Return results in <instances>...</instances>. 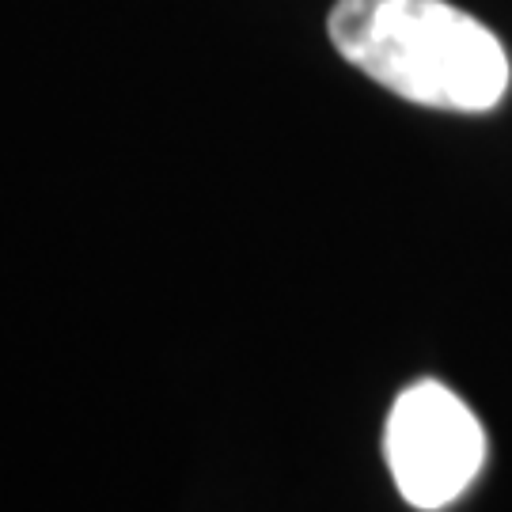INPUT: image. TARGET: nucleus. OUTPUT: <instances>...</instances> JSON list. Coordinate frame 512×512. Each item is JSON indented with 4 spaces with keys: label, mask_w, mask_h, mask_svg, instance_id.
Returning <instances> with one entry per match:
<instances>
[{
    "label": "nucleus",
    "mask_w": 512,
    "mask_h": 512,
    "mask_svg": "<svg viewBox=\"0 0 512 512\" xmlns=\"http://www.w3.org/2000/svg\"><path fill=\"white\" fill-rule=\"evenodd\" d=\"M327 31L353 69L418 107L486 114L512 84L501 38L448 0H338Z\"/></svg>",
    "instance_id": "obj_1"
},
{
    "label": "nucleus",
    "mask_w": 512,
    "mask_h": 512,
    "mask_svg": "<svg viewBox=\"0 0 512 512\" xmlns=\"http://www.w3.org/2000/svg\"><path fill=\"white\" fill-rule=\"evenodd\" d=\"M384 456L399 494L414 509L437 512L482 475L486 433L456 391L421 380L406 387L387 414Z\"/></svg>",
    "instance_id": "obj_2"
}]
</instances>
